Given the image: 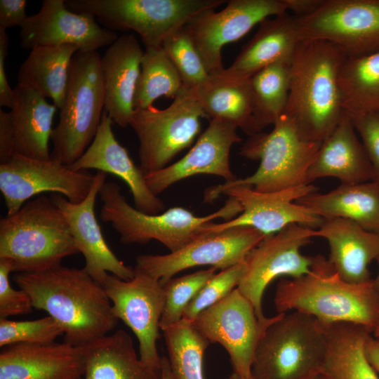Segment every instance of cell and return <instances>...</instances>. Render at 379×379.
Masks as SVG:
<instances>
[{
    "label": "cell",
    "mask_w": 379,
    "mask_h": 379,
    "mask_svg": "<svg viewBox=\"0 0 379 379\" xmlns=\"http://www.w3.org/2000/svg\"><path fill=\"white\" fill-rule=\"evenodd\" d=\"M82 347L85 369L81 379H160V370L141 361L132 338L123 329Z\"/></svg>",
    "instance_id": "cell-29"
},
{
    "label": "cell",
    "mask_w": 379,
    "mask_h": 379,
    "mask_svg": "<svg viewBox=\"0 0 379 379\" xmlns=\"http://www.w3.org/2000/svg\"><path fill=\"white\" fill-rule=\"evenodd\" d=\"M377 339H378V340L379 341V338H377Z\"/></svg>",
    "instance_id": "cell-55"
},
{
    "label": "cell",
    "mask_w": 379,
    "mask_h": 379,
    "mask_svg": "<svg viewBox=\"0 0 379 379\" xmlns=\"http://www.w3.org/2000/svg\"><path fill=\"white\" fill-rule=\"evenodd\" d=\"M321 144L302 139L292 120L283 114L270 132L251 136L240 149L241 157L260 161L255 173L207 189L204 201H213L222 190L232 186L271 192L306 185L308 169Z\"/></svg>",
    "instance_id": "cell-5"
},
{
    "label": "cell",
    "mask_w": 379,
    "mask_h": 379,
    "mask_svg": "<svg viewBox=\"0 0 379 379\" xmlns=\"http://www.w3.org/2000/svg\"><path fill=\"white\" fill-rule=\"evenodd\" d=\"M323 219L344 218L379 234V182L340 184L326 193L317 192L295 201Z\"/></svg>",
    "instance_id": "cell-30"
},
{
    "label": "cell",
    "mask_w": 379,
    "mask_h": 379,
    "mask_svg": "<svg viewBox=\"0 0 379 379\" xmlns=\"http://www.w3.org/2000/svg\"><path fill=\"white\" fill-rule=\"evenodd\" d=\"M8 46L9 41L6 29L0 27V106L11 109L13 101L14 91L9 85L5 69Z\"/></svg>",
    "instance_id": "cell-45"
},
{
    "label": "cell",
    "mask_w": 379,
    "mask_h": 379,
    "mask_svg": "<svg viewBox=\"0 0 379 379\" xmlns=\"http://www.w3.org/2000/svg\"><path fill=\"white\" fill-rule=\"evenodd\" d=\"M296 17L289 12L265 19L228 68L217 75L246 81L260 69L279 61L291 60L299 43Z\"/></svg>",
    "instance_id": "cell-26"
},
{
    "label": "cell",
    "mask_w": 379,
    "mask_h": 379,
    "mask_svg": "<svg viewBox=\"0 0 379 379\" xmlns=\"http://www.w3.org/2000/svg\"><path fill=\"white\" fill-rule=\"evenodd\" d=\"M257 347L254 379H312L321 374L327 350L326 326L309 314L278 313Z\"/></svg>",
    "instance_id": "cell-8"
},
{
    "label": "cell",
    "mask_w": 379,
    "mask_h": 379,
    "mask_svg": "<svg viewBox=\"0 0 379 379\" xmlns=\"http://www.w3.org/2000/svg\"><path fill=\"white\" fill-rule=\"evenodd\" d=\"M232 379H254L251 375L248 378L241 377L240 375L233 373L231 375Z\"/></svg>",
    "instance_id": "cell-51"
},
{
    "label": "cell",
    "mask_w": 379,
    "mask_h": 379,
    "mask_svg": "<svg viewBox=\"0 0 379 379\" xmlns=\"http://www.w3.org/2000/svg\"><path fill=\"white\" fill-rule=\"evenodd\" d=\"M227 379H232V377H231V376H230V377H229L228 378H227Z\"/></svg>",
    "instance_id": "cell-54"
},
{
    "label": "cell",
    "mask_w": 379,
    "mask_h": 379,
    "mask_svg": "<svg viewBox=\"0 0 379 379\" xmlns=\"http://www.w3.org/2000/svg\"><path fill=\"white\" fill-rule=\"evenodd\" d=\"M372 335H373L375 338H379V324H378V325L377 326V327L374 329V331H373Z\"/></svg>",
    "instance_id": "cell-52"
},
{
    "label": "cell",
    "mask_w": 379,
    "mask_h": 379,
    "mask_svg": "<svg viewBox=\"0 0 379 379\" xmlns=\"http://www.w3.org/2000/svg\"><path fill=\"white\" fill-rule=\"evenodd\" d=\"M339 86L349 116L379 113V52L347 56L340 70Z\"/></svg>",
    "instance_id": "cell-34"
},
{
    "label": "cell",
    "mask_w": 379,
    "mask_h": 379,
    "mask_svg": "<svg viewBox=\"0 0 379 379\" xmlns=\"http://www.w3.org/2000/svg\"><path fill=\"white\" fill-rule=\"evenodd\" d=\"M143 53L134 35L124 34L101 57L105 111L121 128L130 125L135 112L134 95Z\"/></svg>",
    "instance_id": "cell-24"
},
{
    "label": "cell",
    "mask_w": 379,
    "mask_h": 379,
    "mask_svg": "<svg viewBox=\"0 0 379 379\" xmlns=\"http://www.w3.org/2000/svg\"><path fill=\"white\" fill-rule=\"evenodd\" d=\"M12 272L11 262L6 258H0V319L27 314L34 308L27 292L12 287L9 279Z\"/></svg>",
    "instance_id": "cell-42"
},
{
    "label": "cell",
    "mask_w": 379,
    "mask_h": 379,
    "mask_svg": "<svg viewBox=\"0 0 379 379\" xmlns=\"http://www.w3.org/2000/svg\"><path fill=\"white\" fill-rule=\"evenodd\" d=\"M288 12L284 0H230L220 11L210 9L194 17L185 26L211 77L219 75L222 47L245 36L266 18Z\"/></svg>",
    "instance_id": "cell-16"
},
{
    "label": "cell",
    "mask_w": 379,
    "mask_h": 379,
    "mask_svg": "<svg viewBox=\"0 0 379 379\" xmlns=\"http://www.w3.org/2000/svg\"><path fill=\"white\" fill-rule=\"evenodd\" d=\"M95 175L74 171L52 159L41 160L18 154L0 164V190L7 215L17 213L34 196L51 192L72 203L82 201L88 194Z\"/></svg>",
    "instance_id": "cell-15"
},
{
    "label": "cell",
    "mask_w": 379,
    "mask_h": 379,
    "mask_svg": "<svg viewBox=\"0 0 379 379\" xmlns=\"http://www.w3.org/2000/svg\"><path fill=\"white\" fill-rule=\"evenodd\" d=\"M0 379H80L83 347L63 342L18 343L1 347Z\"/></svg>",
    "instance_id": "cell-23"
},
{
    "label": "cell",
    "mask_w": 379,
    "mask_h": 379,
    "mask_svg": "<svg viewBox=\"0 0 379 379\" xmlns=\"http://www.w3.org/2000/svg\"><path fill=\"white\" fill-rule=\"evenodd\" d=\"M15 154L10 112L0 110V164Z\"/></svg>",
    "instance_id": "cell-46"
},
{
    "label": "cell",
    "mask_w": 379,
    "mask_h": 379,
    "mask_svg": "<svg viewBox=\"0 0 379 379\" xmlns=\"http://www.w3.org/2000/svg\"><path fill=\"white\" fill-rule=\"evenodd\" d=\"M160 379H175L171 372L168 357H161Z\"/></svg>",
    "instance_id": "cell-49"
},
{
    "label": "cell",
    "mask_w": 379,
    "mask_h": 379,
    "mask_svg": "<svg viewBox=\"0 0 379 379\" xmlns=\"http://www.w3.org/2000/svg\"><path fill=\"white\" fill-rule=\"evenodd\" d=\"M102 203L100 218L109 222L125 244H145L156 240L171 252H175L193 241L205 225L219 218L231 220L242 212V207L229 197L217 211L197 216L182 207L171 208L159 214H148L131 206L118 184L105 182L99 192Z\"/></svg>",
    "instance_id": "cell-6"
},
{
    "label": "cell",
    "mask_w": 379,
    "mask_h": 379,
    "mask_svg": "<svg viewBox=\"0 0 379 379\" xmlns=\"http://www.w3.org/2000/svg\"><path fill=\"white\" fill-rule=\"evenodd\" d=\"M11 123L15 154L51 159L49 140L58 107L34 89L17 84L13 88Z\"/></svg>",
    "instance_id": "cell-28"
},
{
    "label": "cell",
    "mask_w": 379,
    "mask_h": 379,
    "mask_svg": "<svg viewBox=\"0 0 379 379\" xmlns=\"http://www.w3.org/2000/svg\"><path fill=\"white\" fill-rule=\"evenodd\" d=\"M27 4L26 0H0V27H21L28 18Z\"/></svg>",
    "instance_id": "cell-44"
},
{
    "label": "cell",
    "mask_w": 379,
    "mask_h": 379,
    "mask_svg": "<svg viewBox=\"0 0 379 379\" xmlns=\"http://www.w3.org/2000/svg\"><path fill=\"white\" fill-rule=\"evenodd\" d=\"M291 60L274 62L248 79L259 132L284 114L290 91Z\"/></svg>",
    "instance_id": "cell-35"
},
{
    "label": "cell",
    "mask_w": 379,
    "mask_h": 379,
    "mask_svg": "<svg viewBox=\"0 0 379 379\" xmlns=\"http://www.w3.org/2000/svg\"><path fill=\"white\" fill-rule=\"evenodd\" d=\"M216 270V268L211 267L178 278H172L162 285L165 301L160 319V330L163 331L182 320L187 307Z\"/></svg>",
    "instance_id": "cell-38"
},
{
    "label": "cell",
    "mask_w": 379,
    "mask_h": 379,
    "mask_svg": "<svg viewBox=\"0 0 379 379\" xmlns=\"http://www.w3.org/2000/svg\"><path fill=\"white\" fill-rule=\"evenodd\" d=\"M278 317L260 319L252 303L236 288L191 322L210 343L225 349L234 373L248 378L258 344Z\"/></svg>",
    "instance_id": "cell-13"
},
{
    "label": "cell",
    "mask_w": 379,
    "mask_h": 379,
    "mask_svg": "<svg viewBox=\"0 0 379 379\" xmlns=\"http://www.w3.org/2000/svg\"><path fill=\"white\" fill-rule=\"evenodd\" d=\"M162 47L185 88H192L210 79L211 76L185 27L169 35Z\"/></svg>",
    "instance_id": "cell-39"
},
{
    "label": "cell",
    "mask_w": 379,
    "mask_h": 379,
    "mask_svg": "<svg viewBox=\"0 0 379 379\" xmlns=\"http://www.w3.org/2000/svg\"><path fill=\"white\" fill-rule=\"evenodd\" d=\"M102 286L114 315L135 335L141 361L160 370L161 357L157 343L165 296L159 280L135 270V276L128 280L108 274Z\"/></svg>",
    "instance_id": "cell-17"
},
{
    "label": "cell",
    "mask_w": 379,
    "mask_h": 379,
    "mask_svg": "<svg viewBox=\"0 0 379 379\" xmlns=\"http://www.w3.org/2000/svg\"><path fill=\"white\" fill-rule=\"evenodd\" d=\"M13 281L29 295L34 308L46 312L63 331L64 342L84 346L109 334L118 323L103 286L84 268L62 265L18 272Z\"/></svg>",
    "instance_id": "cell-1"
},
{
    "label": "cell",
    "mask_w": 379,
    "mask_h": 379,
    "mask_svg": "<svg viewBox=\"0 0 379 379\" xmlns=\"http://www.w3.org/2000/svg\"><path fill=\"white\" fill-rule=\"evenodd\" d=\"M316 229L291 224L265 238L249 253L246 270L237 288L252 303L256 315L265 319L262 298L267 286L276 278H297L310 272L314 256L301 253V248L315 237Z\"/></svg>",
    "instance_id": "cell-14"
},
{
    "label": "cell",
    "mask_w": 379,
    "mask_h": 379,
    "mask_svg": "<svg viewBox=\"0 0 379 379\" xmlns=\"http://www.w3.org/2000/svg\"><path fill=\"white\" fill-rule=\"evenodd\" d=\"M189 89L210 120L232 122L250 136L260 133L248 80L232 81L214 76Z\"/></svg>",
    "instance_id": "cell-32"
},
{
    "label": "cell",
    "mask_w": 379,
    "mask_h": 379,
    "mask_svg": "<svg viewBox=\"0 0 379 379\" xmlns=\"http://www.w3.org/2000/svg\"><path fill=\"white\" fill-rule=\"evenodd\" d=\"M265 236L247 226L203 232L175 252L137 256L134 269L164 285L175 274L188 268L210 265L222 270L244 261Z\"/></svg>",
    "instance_id": "cell-12"
},
{
    "label": "cell",
    "mask_w": 379,
    "mask_h": 379,
    "mask_svg": "<svg viewBox=\"0 0 379 379\" xmlns=\"http://www.w3.org/2000/svg\"><path fill=\"white\" fill-rule=\"evenodd\" d=\"M327 350L321 374L327 379H379L367 361L364 344L371 333L351 323L326 326Z\"/></svg>",
    "instance_id": "cell-33"
},
{
    "label": "cell",
    "mask_w": 379,
    "mask_h": 379,
    "mask_svg": "<svg viewBox=\"0 0 379 379\" xmlns=\"http://www.w3.org/2000/svg\"><path fill=\"white\" fill-rule=\"evenodd\" d=\"M312 379H327V378L321 373L312 378Z\"/></svg>",
    "instance_id": "cell-53"
},
{
    "label": "cell",
    "mask_w": 379,
    "mask_h": 379,
    "mask_svg": "<svg viewBox=\"0 0 379 379\" xmlns=\"http://www.w3.org/2000/svg\"><path fill=\"white\" fill-rule=\"evenodd\" d=\"M80 379H81V378H80Z\"/></svg>",
    "instance_id": "cell-56"
},
{
    "label": "cell",
    "mask_w": 379,
    "mask_h": 379,
    "mask_svg": "<svg viewBox=\"0 0 379 379\" xmlns=\"http://www.w3.org/2000/svg\"><path fill=\"white\" fill-rule=\"evenodd\" d=\"M201 118L208 117L184 86L165 109L151 105L135 110L129 126L139 140L142 173L145 176L163 169L190 147L201 131Z\"/></svg>",
    "instance_id": "cell-10"
},
{
    "label": "cell",
    "mask_w": 379,
    "mask_h": 379,
    "mask_svg": "<svg viewBox=\"0 0 379 379\" xmlns=\"http://www.w3.org/2000/svg\"><path fill=\"white\" fill-rule=\"evenodd\" d=\"M19 36L26 50L72 44L79 51H97L118 38L114 31L100 27L94 15L70 11L64 0H44L39 12L29 15L20 27Z\"/></svg>",
    "instance_id": "cell-19"
},
{
    "label": "cell",
    "mask_w": 379,
    "mask_h": 379,
    "mask_svg": "<svg viewBox=\"0 0 379 379\" xmlns=\"http://www.w3.org/2000/svg\"><path fill=\"white\" fill-rule=\"evenodd\" d=\"M162 331L174 378L204 379L203 357L210 342L182 319Z\"/></svg>",
    "instance_id": "cell-37"
},
{
    "label": "cell",
    "mask_w": 379,
    "mask_h": 379,
    "mask_svg": "<svg viewBox=\"0 0 379 379\" xmlns=\"http://www.w3.org/2000/svg\"><path fill=\"white\" fill-rule=\"evenodd\" d=\"M350 117L372 165L373 180L379 182V113Z\"/></svg>",
    "instance_id": "cell-43"
},
{
    "label": "cell",
    "mask_w": 379,
    "mask_h": 379,
    "mask_svg": "<svg viewBox=\"0 0 379 379\" xmlns=\"http://www.w3.org/2000/svg\"><path fill=\"white\" fill-rule=\"evenodd\" d=\"M182 88L181 79L163 47H145L134 95V110L152 105L161 96L173 100Z\"/></svg>",
    "instance_id": "cell-36"
},
{
    "label": "cell",
    "mask_w": 379,
    "mask_h": 379,
    "mask_svg": "<svg viewBox=\"0 0 379 379\" xmlns=\"http://www.w3.org/2000/svg\"><path fill=\"white\" fill-rule=\"evenodd\" d=\"M347 56L338 46L322 40L300 41L295 51L284 114L302 139L321 143L344 115L339 74Z\"/></svg>",
    "instance_id": "cell-2"
},
{
    "label": "cell",
    "mask_w": 379,
    "mask_h": 379,
    "mask_svg": "<svg viewBox=\"0 0 379 379\" xmlns=\"http://www.w3.org/2000/svg\"><path fill=\"white\" fill-rule=\"evenodd\" d=\"M323 178H337L341 184L373 180L369 158L345 112L333 132L321 142L308 169L307 183Z\"/></svg>",
    "instance_id": "cell-27"
},
{
    "label": "cell",
    "mask_w": 379,
    "mask_h": 379,
    "mask_svg": "<svg viewBox=\"0 0 379 379\" xmlns=\"http://www.w3.org/2000/svg\"><path fill=\"white\" fill-rule=\"evenodd\" d=\"M317 191L318 188L313 184L271 192H259L246 186L227 187L222 190L220 195L222 194L236 199L242 207V212L223 222L208 223L200 229V232L247 226L269 235L291 224L318 228L324 219L310 208L295 202Z\"/></svg>",
    "instance_id": "cell-18"
},
{
    "label": "cell",
    "mask_w": 379,
    "mask_h": 379,
    "mask_svg": "<svg viewBox=\"0 0 379 379\" xmlns=\"http://www.w3.org/2000/svg\"><path fill=\"white\" fill-rule=\"evenodd\" d=\"M107 174L98 171L87 197L72 203L60 194L51 197L64 215L75 244L85 259V271L102 286L109 273L128 280L135 276V269L120 260L107 244L95 214V204Z\"/></svg>",
    "instance_id": "cell-20"
},
{
    "label": "cell",
    "mask_w": 379,
    "mask_h": 379,
    "mask_svg": "<svg viewBox=\"0 0 379 379\" xmlns=\"http://www.w3.org/2000/svg\"><path fill=\"white\" fill-rule=\"evenodd\" d=\"M325 239L329 246L327 259L344 281L361 284L371 281L368 269L379 254V234L344 218L324 219L315 237Z\"/></svg>",
    "instance_id": "cell-25"
},
{
    "label": "cell",
    "mask_w": 379,
    "mask_h": 379,
    "mask_svg": "<svg viewBox=\"0 0 379 379\" xmlns=\"http://www.w3.org/2000/svg\"><path fill=\"white\" fill-rule=\"evenodd\" d=\"M246 270V260L215 273L187 307L182 319L192 321L204 310L220 302L237 287Z\"/></svg>",
    "instance_id": "cell-40"
},
{
    "label": "cell",
    "mask_w": 379,
    "mask_h": 379,
    "mask_svg": "<svg viewBox=\"0 0 379 379\" xmlns=\"http://www.w3.org/2000/svg\"><path fill=\"white\" fill-rule=\"evenodd\" d=\"M62 335V328L50 316L26 321L0 319L1 347L18 343L50 344Z\"/></svg>",
    "instance_id": "cell-41"
},
{
    "label": "cell",
    "mask_w": 379,
    "mask_h": 379,
    "mask_svg": "<svg viewBox=\"0 0 379 379\" xmlns=\"http://www.w3.org/2000/svg\"><path fill=\"white\" fill-rule=\"evenodd\" d=\"M237 126L228 121L213 119L194 145L180 160L163 169L145 176L150 190L155 194L174 183L198 174H209L232 182L237 178L230 164L232 147L241 141Z\"/></svg>",
    "instance_id": "cell-21"
},
{
    "label": "cell",
    "mask_w": 379,
    "mask_h": 379,
    "mask_svg": "<svg viewBox=\"0 0 379 379\" xmlns=\"http://www.w3.org/2000/svg\"><path fill=\"white\" fill-rule=\"evenodd\" d=\"M79 51L72 44L33 48L19 68L18 84L51 98L60 109L66 95L70 63Z\"/></svg>",
    "instance_id": "cell-31"
},
{
    "label": "cell",
    "mask_w": 379,
    "mask_h": 379,
    "mask_svg": "<svg viewBox=\"0 0 379 379\" xmlns=\"http://www.w3.org/2000/svg\"><path fill=\"white\" fill-rule=\"evenodd\" d=\"M105 109L101 56L79 51L73 56L60 119L51 135V158L71 166L93 142Z\"/></svg>",
    "instance_id": "cell-7"
},
{
    "label": "cell",
    "mask_w": 379,
    "mask_h": 379,
    "mask_svg": "<svg viewBox=\"0 0 379 379\" xmlns=\"http://www.w3.org/2000/svg\"><path fill=\"white\" fill-rule=\"evenodd\" d=\"M364 353L368 364L379 374V341L371 333L367 335L364 341Z\"/></svg>",
    "instance_id": "cell-48"
},
{
    "label": "cell",
    "mask_w": 379,
    "mask_h": 379,
    "mask_svg": "<svg viewBox=\"0 0 379 379\" xmlns=\"http://www.w3.org/2000/svg\"><path fill=\"white\" fill-rule=\"evenodd\" d=\"M274 302L278 313L300 312L324 325L351 323L372 333L379 324V295L373 279L347 282L320 254L314 256L309 273L278 282Z\"/></svg>",
    "instance_id": "cell-3"
},
{
    "label": "cell",
    "mask_w": 379,
    "mask_h": 379,
    "mask_svg": "<svg viewBox=\"0 0 379 379\" xmlns=\"http://www.w3.org/2000/svg\"><path fill=\"white\" fill-rule=\"evenodd\" d=\"M378 262V272L375 279H373V284L374 286L375 289L376 290L378 295H379V254L375 260Z\"/></svg>",
    "instance_id": "cell-50"
},
{
    "label": "cell",
    "mask_w": 379,
    "mask_h": 379,
    "mask_svg": "<svg viewBox=\"0 0 379 379\" xmlns=\"http://www.w3.org/2000/svg\"><path fill=\"white\" fill-rule=\"evenodd\" d=\"M296 22L300 41H326L350 57L379 52V0H324Z\"/></svg>",
    "instance_id": "cell-11"
},
{
    "label": "cell",
    "mask_w": 379,
    "mask_h": 379,
    "mask_svg": "<svg viewBox=\"0 0 379 379\" xmlns=\"http://www.w3.org/2000/svg\"><path fill=\"white\" fill-rule=\"evenodd\" d=\"M69 225L51 198L39 195L0 219V258L15 272H35L79 253Z\"/></svg>",
    "instance_id": "cell-4"
},
{
    "label": "cell",
    "mask_w": 379,
    "mask_h": 379,
    "mask_svg": "<svg viewBox=\"0 0 379 379\" xmlns=\"http://www.w3.org/2000/svg\"><path fill=\"white\" fill-rule=\"evenodd\" d=\"M225 0H66L78 13H89L109 29L137 32L145 47L162 46L171 34L199 13L215 9Z\"/></svg>",
    "instance_id": "cell-9"
},
{
    "label": "cell",
    "mask_w": 379,
    "mask_h": 379,
    "mask_svg": "<svg viewBox=\"0 0 379 379\" xmlns=\"http://www.w3.org/2000/svg\"><path fill=\"white\" fill-rule=\"evenodd\" d=\"M112 123L104 109L93 142L83 155L69 167L74 171L97 169L112 173L128 186L138 210L152 215L165 211L163 201L150 190L139 166H135L127 149L116 139Z\"/></svg>",
    "instance_id": "cell-22"
},
{
    "label": "cell",
    "mask_w": 379,
    "mask_h": 379,
    "mask_svg": "<svg viewBox=\"0 0 379 379\" xmlns=\"http://www.w3.org/2000/svg\"><path fill=\"white\" fill-rule=\"evenodd\" d=\"M287 11H291L295 16L300 18L316 11L324 0H284Z\"/></svg>",
    "instance_id": "cell-47"
}]
</instances>
